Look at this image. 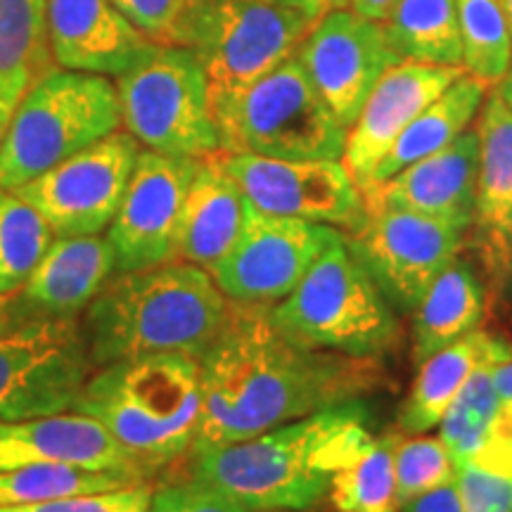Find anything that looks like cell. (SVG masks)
<instances>
[{"label": "cell", "mask_w": 512, "mask_h": 512, "mask_svg": "<svg viewBox=\"0 0 512 512\" xmlns=\"http://www.w3.org/2000/svg\"><path fill=\"white\" fill-rule=\"evenodd\" d=\"M200 370L202 415L192 448L252 439L384 382L377 358L306 349L275 328L271 306L238 302H230Z\"/></svg>", "instance_id": "1"}, {"label": "cell", "mask_w": 512, "mask_h": 512, "mask_svg": "<svg viewBox=\"0 0 512 512\" xmlns=\"http://www.w3.org/2000/svg\"><path fill=\"white\" fill-rule=\"evenodd\" d=\"M361 399L323 408L252 439L192 448V477L252 512H302L330 494L332 477L373 441Z\"/></svg>", "instance_id": "2"}, {"label": "cell", "mask_w": 512, "mask_h": 512, "mask_svg": "<svg viewBox=\"0 0 512 512\" xmlns=\"http://www.w3.org/2000/svg\"><path fill=\"white\" fill-rule=\"evenodd\" d=\"M228 306L207 268L176 259L114 273L81 323L95 368L147 354L202 358Z\"/></svg>", "instance_id": "3"}, {"label": "cell", "mask_w": 512, "mask_h": 512, "mask_svg": "<svg viewBox=\"0 0 512 512\" xmlns=\"http://www.w3.org/2000/svg\"><path fill=\"white\" fill-rule=\"evenodd\" d=\"M74 413L98 420L155 475L195 446L202 415L200 358L147 354L95 368Z\"/></svg>", "instance_id": "4"}, {"label": "cell", "mask_w": 512, "mask_h": 512, "mask_svg": "<svg viewBox=\"0 0 512 512\" xmlns=\"http://www.w3.org/2000/svg\"><path fill=\"white\" fill-rule=\"evenodd\" d=\"M273 325L306 349L377 358L399 339V320L347 235L332 242L283 302L271 306Z\"/></svg>", "instance_id": "5"}, {"label": "cell", "mask_w": 512, "mask_h": 512, "mask_svg": "<svg viewBox=\"0 0 512 512\" xmlns=\"http://www.w3.org/2000/svg\"><path fill=\"white\" fill-rule=\"evenodd\" d=\"M119 126V91L110 79L53 67L22 95L12 114L0 147V188H22Z\"/></svg>", "instance_id": "6"}, {"label": "cell", "mask_w": 512, "mask_h": 512, "mask_svg": "<svg viewBox=\"0 0 512 512\" xmlns=\"http://www.w3.org/2000/svg\"><path fill=\"white\" fill-rule=\"evenodd\" d=\"M311 27L273 0H192L183 46L202 62L214 119L294 57Z\"/></svg>", "instance_id": "7"}, {"label": "cell", "mask_w": 512, "mask_h": 512, "mask_svg": "<svg viewBox=\"0 0 512 512\" xmlns=\"http://www.w3.org/2000/svg\"><path fill=\"white\" fill-rule=\"evenodd\" d=\"M93 373L81 316H48L15 297L0 302V420L69 413Z\"/></svg>", "instance_id": "8"}, {"label": "cell", "mask_w": 512, "mask_h": 512, "mask_svg": "<svg viewBox=\"0 0 512 512\" xmlns=\"http://www.w3.org/2000/svg\"><path fill=\"white\" fill-rule=\"evenodd\" d=\"M121 126L159 155L204 159L221 152L202 62L188 46H157L117 76Z\"/></svg>", "instance_id": "9"}, {"label": "cell", "mask_w": 512, "mask_h": 512, "mask_svg": "<svg viewBox=\"0 0 512 512\" xmlns=\"http://www.w3.org/2000/svg\"><path fill=\"white\" fill-rule=\"evenodd\" d=\"M216 126L221 152L271 159H342L349 133L294 57L256 81Z\"/></svg>", "instance_id": "10"}, {"label": "cell", "mask_w": 512, "mask_h": 512, "mask_svg": "<svg viewBox=\"0 0 512 512\" xmlns=\"http://www.w3.org/2000/svg\"><path fill=\"white\" fill-rule=\"evenodd\" d=\"M470 230L413 211L370 207L366 226L347 235L389 306L413 313L441 271L463 252Z\"/></svg>", "instance_id": "11"}, {"label": "cell", "mask_w": 512, "mask_h": 512, "mask_svg": "<svg viewBox=\"0 0 512 512\" xmlns=\"http://www.w3.org/2000/svg\"><path fill=\"white\" fill-rule=\"evenodd\" d=\"M342 230L290 216H273L249 204L238 242L211 268V278L238 304H278L302 283Z\"/></svg>", "instance_id": "12"}, {"label": "cell", "mask_w": 512, "mask_h": 512, "mask_svg": "<svg viewBox=\"0 0 512 512\" xmlns=\"http://www.w3.org/2000/svg\"><path fill=\"white\" fill-rule=\"evenodd\" d=\"M138 155V140L117 131L12 192L29 202L55 235H100L117 216Z\"/></svg>", "instance_id": "13"}, {"label": "cell", "mask_w": 512, "mask_h": 512, "mask_svg": "<svg viewBox=\"0 0 512 512\" xmlns=\"http://www.w3.org/2000/svg\"><path fill=\"white\" fill-rule=\"evenodd\" d=\"M254 209L347 230L366 226V197L342 159H271L221 152Z\"/></svg>", "instance_id": "14"}, {"label": "cell", "mask_w": 512, "mask_h": 512, "mask_svg": "<svg viewBox=\"0 0 512 512\" xmlns=\"http://www.w3.org/2000/svg\"><path fill=\"white\" fill-rule=\"evenodd\" d=\"M294 60L347 128L361 114L377 81L403 62L389 46L382 24L351 8L332 10L313 22Z\"/></svg>", "instance_id": "15"}, {"label": "cell", "mask_w": 512, "mask_h": 512, "mask_svg": "<svg viewBox=\"0 0 512 512\" xmlns=\"http://www.w3.org/2000/svg\"><path fill=\"white\" fill-rule=\"evenodd\" d=\"M200 162L140 150L124 200L107 230L117 273L176 261L183 204Z\"/></svg>", "instance_id": "16"}, {"label": "cell", "mask_w": 512, "mask_h": 512, "mask_svg": "<svg viewBox=\"0 0 512 512\" xmlns=\"http://www.w3.org/2000/svg\"><path fill=\"white\" fill-rule=\"evenodd\" d=\"M463 74V67L403 60L377 81L361 114L349 126L342 155L344 166L363 195L370 190L377 166L401 133Z\"/></svg>", "instance_id": "17"}, {"label": "cell", "mask_w": 512, "mask_h": 512, "mask_svg": "<svg viewBox=\"0 0 512 512\" xmlns=\"http://www.w3.org/2000/svg\"><path fill=\"white\" fill-rule=\"evenodd\" d=\"M479 178L472 247L498 292L512 285V110L489 91L477 121Z\"/></svg>", "instance_id": "18"}, {"label": "cell", "mask_w": 512, "mask_h": 512, "mask_svg": "<svg viewBox=\"0 0 512 512\" xmlns=\"http://www.w3.org/2000/svg\"><path fill=\"white\" fill-rule=\"evenodd\" d=\"M24 465H74L143 482L152 477L98 420L74 411L36 420H0V472Z\"/></svg>", "instance_id": "19"}, {"label": "cell", "mask_w": 512, "mask_h": 512, "mask_svg": "<svg viewBox=\"0 0 512 512\" xmlns=\"http://www.w3.org/2000/svg\"><path fill=\"white\" fill-rule=\"evenodd\" d=\"M479 136L477 128L441 147L434 155L418 159L399 174L368 192L366 207L413 211L430 219L470 230L477 202Z\"/></svg>", "instance_id": "20"}, {"label": "cell", "mask_w": 512, "mask_h": 512, "mask_svg": "<svg viewBox=\"0 0 512 512\" xmlns=\"http://www.w3.org/2000/svg\"><path fill=\"white\" fill-rule=\"evenodd\" d=\"M46 22L55 64L72 72L121 76L157 46L112 0H48Z\"/></svg>", "instance_id": "21"}, {"label": "cell", "mask_w": 512, "mask_h": 512, "mask_svg": "<svg viewBox=\"0 0 512 512\" xmlns=\"http://www.w3.org/2000/svg\"><path fill=\"white\" fill-rule=\"evenodd\" d=\"M117 273L114 252L100 235H57L15 299L48 316H83Z\"/></svg>", "instance_id": "22"}, {"label": "cell", "mask_w": 512, "mask_h": 512, "mask_svg": "<svg viewBox=\"0 0 512 512\" xmlns=\"http://www.w3.org/2000/svg\"><path fill=\"white\" fill-rule=\"evenodd\" d=\"M249 200L223 166L221 152L204 157L185 197L176 259L211 271L238 242Z\"/></svg>", "instance_id": "23"}, {"label": "cell", "mask_w": 512, "mask_h": 512, "mask_svg": "<svg viewBox=\"0 0 512 512\" xmlns=\"http://www.w3.org/2000/svg\"><path fill=\"white\" fill-rule=\"evenodd\" d=\"M512 361V342L486 330H475L439 349L418 366L411 392L401 403L399 432L425 434L439 425L453 399L482 363Z\"/></svg>", "instance_id": "24"}, {"label": "cell", "mask_w": 512, "mask_h": 512, "mask_svg": "<svg viewBox=\"0 0 512 512\" xmlns=\"http://www.w3.org/2000/svg\"><path fill=\"white\" fill-rule=\"evenodd\" d=\"M486 313V287L467 259L448 264L413 311L415 368L439 349L479 328Z\"/></svg>", "instance_id": "25"}, {"label": "cell", "mask_w": 512, "mask_h": 512, "mask_svg": "<svg viewBox=\"0 0 512 512\" xmlns=\"http://www.w3.org/2000/svg\"><path fill=\"white\" fill-rule=\"evenodd\" d=\"M489 88V83L479 81L472 74H463L460 79L453 81L401 133L392 150H389V155L377 166L373 185H370L368 192H373L377 185L389 181V178L399 174L406 166L415 164L418 159L439 152L441 147L453 143L460 133H465L472 121L479 117V112H482Z\"/></svg>", "instance_id": "26"}, {"label": "cell", "mask_w": 512, "mask_h": 512, "mask_svg": "<svg viewBox=\"0 0 512 512\" xmlns=\"http://www.w3.org/2000/svg\"><path fill=\"white\" fill-rule=\"evenodd\" d=\"M380 24L401 60L463 67L458 0H399Z\"/></svg>", "instance_id": "27"}, {"label": "cell", "mask_w": 512, "mask_h": 512, "mask_svg": "<svg viewBox=\"0 0 512 512\" xmlns=\"http://www.w3.org/2000/svg\"><path fill=\"white\" fill-rule=\"evenodd\" d=\"M48 0H0V98L19 102L55 67L48 43Z\"/></svg>", "instance_id": "28"}, {"label": "cell", "mask_w": 512, "mask_h": 512, "mask_svg": "<svg viewBox=\"0 0 512 512\" xmlns=\"http://www.w3.org/2000/svg\"><path fill=\"white\" fill-rule=\"evenodd\" d=\"M399 432H384L332 477L330 501L337 512H399L394 451Z\"/></svg>", "instance_id": "29"}, {"label": "cell", "mask_w": 512, "mask_h": 512, "mask_svg": "<svg viewBox=\"0 0 512 512\" xmlns=\"http://www.w3.org/2000/svg\"><path fill=\"white\" fill-rule=\"evenodd\" d=\"M57 235L17 192L0 188V299L22 290Z\"/></svg>", "instance_id": "30"}, {"label": "cell", "mask_w": 512, "mask_h": 512, "mask_svg": "<svg viewBox=\"0 0 512 512\" xmlns=\"http://www.w3.org/2000/svg\"><path fill=\"white\" fill-rule=\"evenodd\" d=\"M140 482L143 479L119 475V472L83 470L74 465H24L0 472V508L41 503L62 496L100 494Z\"/></svg>", "instance_id": "31"}, {"label": "cell", "mask_w": 512, "mask_h": 512, "mask_svg": "<svg viewBox=\"0 0 512 512\" xmlns=\"http://www.w3.org/2000/svg\"><path fill=\"white\" fill-rule=\"evenodd\" d=\"M463 69L498 86L512 72V36L498 0H458Z\"/></svg>", "instance_id": "32"}, {"label": "cell", "mask_w": 512, "mask_h": 512, "mask_svg": "<svg viewBox=\"0 0 512 512\" xmlns=\"http://www.w3.org/2000/svg\"><path fill=\"white\" fill-rule=\"evenodd\" d=\"M496 366L498 363H482L439 422V437L451 453L453 465L465 463L477 451L501 408V399L494 387Z\"/></svg>", "instance_id": "33"}, {"label": "cell", "mask_w": 512, "mask_h": 512, "mask_svg": "<svg viewBox=\"0 0 512 512\" xmlns=\"http://www.w3.org/2000/svg\"><path fill=\"white\" fill-rule=\"evenodd\" d=\"M396 498L399 508L411 498L427 494L437 486L456 479V465L441 437L415 434L411 439H399L394 451Z\"/></svg>", "instance_id": "34"}, {"label": "cell", "mask_w": 512, "mask_h": 512, "mask_svg": "<svg viewBox=\"0 0 512 512\" xmlns=\"http://www.w3.org/2000/svg\"><path fill=\"white\" fill-rule=\"evenodd\" d=\"M128 22L159 46H183V27L192 0H112Z\"/></svg>", "instance_id": "35"}, {"label": "cell", "mask_w": 512, "mask_h": 512, "mask_svg": "<svg viewBox=\"0 0 512 512\" xmlns=\"http://www.w3.org/2000/svg\"><path fill=\"white\" fill-rule=\"evenodd\" d=\"M152 486L147 482L124 486V489L100 491V494H79L50 498V501L12 505L0 512H147Z\"/></svg>", "instance_id": "36"}, {"label": "cell", "mask_w": 512, "mask_h": 512, "mask_svg": "<svg viewBox=\"0 0 512 512\" xmlns=\"http://www.w3.org/2000/svg\"><path fill=\"white\" fill-rule=\"evenodd\" d=\"M147 512H252L245 505L204 484L200 479L190 477L183 482L162 484L152 489Z\"/></svg>", "instance_id": "37"}, {"label": "cell", "mask_w": 512, "mask_h": 512, "mask_svg": "<svg viewBox=\"0 0 512 512\" xmlns=\"http://www.w3.org/2000/svg\"><path fill=\"white\" fill-rule=\"evenodd\" d=\"M463 512H512V477L472 463L456 467Z\"/></svg>", "instance_id": "38"}, {"label": "cell", "mask_w": 512, "mask_h": 512, "mask_svg": "<svg viewBox=\"0 0 512 512\" xmlns=\"http://www.w3.org/2000/svg\"><path fill=\"white\" fill-rule=\"evenodd\" d=\"M399 512H463V498H460L458 477L451 482L437 486V489L427 491L406 501Z\"/></svg>", "instance_id": "39"}, {"label": "cell", "mask_w": 512, "mask_h": 512, "mask_svg": "<svg viewBox=\"0 0 512 512\" xmlns=\"http://www.w3.org/2000/svg\"><path fill=\"white\" fill-rule=\"evenodd\" d=\"M273 3L283 5L287 10L299 12V15L311 19V22H318L320 17H325L332 10L347 8L349 0H273Z\"/></svg>", "instance_id": "40"}, {"label": "cell", "mask_w": 512, "mask_h": 512, "mask_svg": "<svg viewBox=\"0 0 512 512\" xmlns=\"http://www.w3.org/2000/svg\"><path fill=\"white\" fill-rule=\"evenodd\" d=\"M396 3H399V0H349V8L358 12V15L380 22Z\"/></svg>", "instance_id": "41"}, {"label": "cell", "mask_w": 512, "mask_h": 512, "mask_svg": "<svg viewBox=\"0 0 512 512\" xmlns=\"http://www.w3.org/2000/svg\"><path fill=\"white\" fill-rule=\"evenodd\" d=\"M494 387L501 401H512V361L501 363L494 370Z\"/></svg>", "instance_id": "42"}, {"label": "cell", "mask_w": 512, "mask_h": 512, "mask_svg": "<svg viewBox=\"0 0 512 512\" xmlns=\"http://www.w3.org/2000/svg\"><path fill=\"white\" fill-rule=\"evenodd\" d=\"M19 102H12V100H3L0 98V147L5 143V136H8V128H10V121H12V114H15Z\"/></svg>", "instance_id": "43"}, {"label": "cell", "mask_w": 512, "mask_h": 512, "mask_svg": "<svg viewBox=\"0 0 512 512\" xmlns=\"http://www.w3.org/2000/svg\"><path fill=\"white\" fill-rule=\"evenodd\" d=\"M496 91L501 93V98H503L505 102H508V107L512 110V72H510L508 76H505V79H503L501 83H498Z\"/></svg>", "instance_id": "44"}, {"label": "cell", "mask_w": 512, "mask_h": 512, "mask_svg": "<svg viewBox=\"0 0 512 512\" xmlns=\"http://www.w3.org/2000/svg\"><path fill=\"white\" fill-rule=\"evenodd\" d=\"M498 3H501L505 22H508V29H510V36H512V0H498Z\"/></svg>", "instance_id": "45"}, {"label": "cell", "mask_w": 512, "mask_h": 512, "mask_svg": "<svg viewBox=\"0 0 512 512\" xmlns=\"http://www.w3.org/2000/svg\"><path fill=\"white\" fill-rule=\"evenodd\" d=\"M280 512H285V510H280Z\"/></svg>", "instance_id": "46"}, {"label": "cell", "mask_w": 512, "mask_h": 512, "mask_svg": "<svg viewBox=\"0 0 512 512\" xmlns=\"http://www.w3.org/2000/svg\"><path fill=\"white\" fill-rule=\"evenodd\" d=\"M0 302H3V299H0Z\"/></svg>", "instance_id": "47"}]
</instances>
